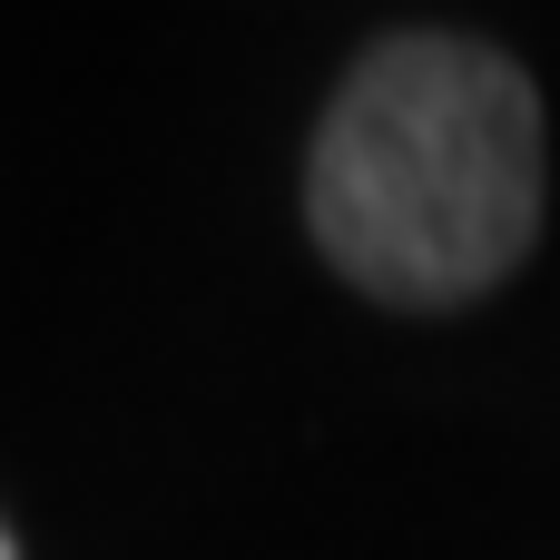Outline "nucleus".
<instances>
[{
  "label": "nucleus",
  "instance_id": "2",
  "mask_svg": "<svg viewBox=\"0 0 560 560\" xmlns=\"http://www.w3.org/2000/svg\"><path fill=\"white\" fill-rule=\"evenodd\" d=\"M0 560H10V541H0Z\"/></svg>",
  "mask_w": 560,
  "mask_h": 560
},
{
  "label": "nucleus",
  "instance_id": "1",
  "mask_svg": "<svg viewBox=\"0 0 560 560\" xmlns=\"http://www.w3.org/2000/svg\"><path fill=\"white\" fill-rule=\"evenodd\" d=\"M315 256L404 315L492 295L541 236V89L463 30L374 39L305 148Z\"/></svg>",
  "mask_w": 560,
  "mask_h": 560
}]
</instances>
